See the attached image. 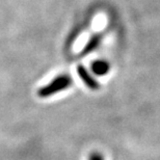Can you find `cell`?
Wrapping results in <instances>:
<instances>
[{"instance_id":"obj_3","label":"cell","mask_w":160,"mask_h":160,"mask_svg":"<svg viewBox=\"0 0 160 160\" xmlns=\"http://www.w3.org/2000/svg\"><path fill=\"white\" fill-rule=\"evenodd\" d=\"M109 69H110V66L109 63L105 60H96L92 63V72L95 73L96 75H99V76H103L105 74H107L109 72Z\"/></svg>"},{"instance_id":"obj_4","label":"cell","mask_w":160,"mask_h":160,"mask_svg":"<svg viewBox=\"0 0 160 160\" xmlns=\"http://www.w3.org/2000/svg\"><path fill=\"white\" fill-rule=\"evenodd\" d=\"M100 41H101V36L100 34H95V36H92L91 39L88 40V42L86 43V45L84 46V48L82 49L81 51V56H84V55H88L91 52H92L96 48L99 46V44H100Z\"/></svg>"},{"instance_id":"obj_1","label":"cell","mask_w":160,"mask_h":160,"mask_svg":"<svg viewBox=\"0 0 160 160\" xmlns=\"http://www.w3.org/2000/svg\"><path fill=\"white\" fill-rule=\"evenodd\" d=\"M72 78L69 75H59L55 79L39 89L38 95L41 98H48L55 95L56 92L65 91L72 85Z\"/></svg>"},{"instance_id":"obj_5","label":"cell","mask_w":160,"mask_h":160,"mask_svg":"<svg viewBox=\"0 0 160 160\" xmlns=\"http://www.w3.org/2000/svg\"><path fill=\"white\" fill-rule=\"evenodd\" d=\"M88 160H104V157H103V155L100 154V153L94 152V153H92V154L89 155Z\"/></svg>"},{"instance_id":"obj_2","label":"cell","mask_w":160,"mask_h":160,"mask_svg":"<svg viewBox=\"0 0 160 160\" xmlns=\"http://www.w3.org/2000/svg\"><path fill=\"white\" fill-rule=\"evenodd\" d=\"M77 72H78V75H79L80 79H81L82 81L84 82V84L88 86V88H91V89H98L99 88H100V84H99V82L94 77H92L91 74H89V72L85 69V67L78 66Z\"/></svg>"}]
</instances>
